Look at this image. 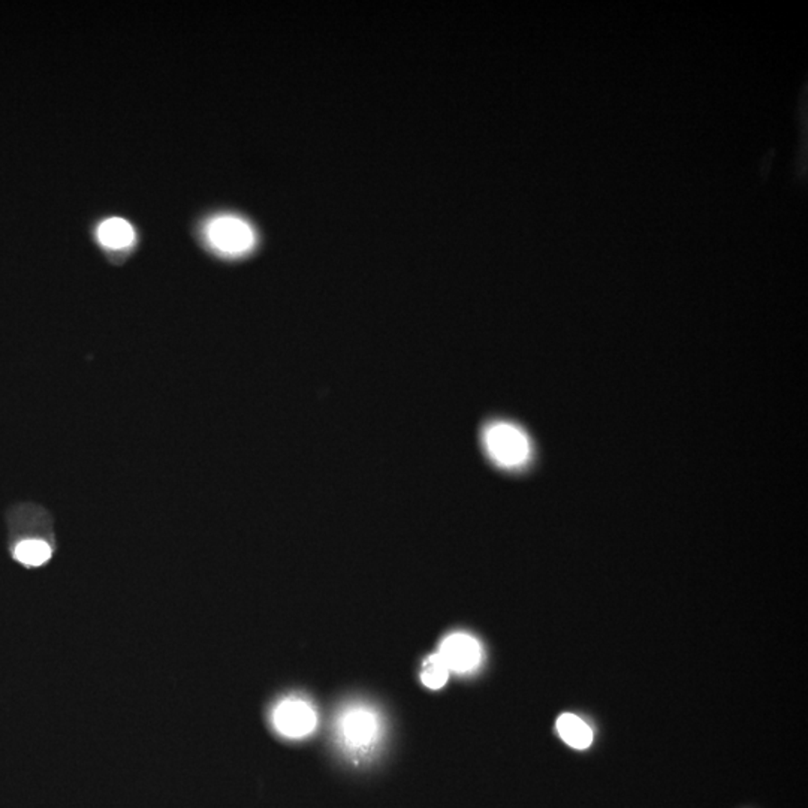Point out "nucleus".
I'll list each match as a JSON object with an SVG mask.
<instances>
[{"label": "nucleus", "instance_id": "0eeeda50", "mask_svg": "<svg viewBox=\"0 0 808 808\" xmlns=\"http://www.w3.org/2000/svg\"><path fill=\"white\" fill-rule=\"evenodd\" d=\"M99 242L108 249H126L129 247L135 240V231L132 225L126 220L108 219L101 224L98 229Z\"/></svg>", "mask_w": 808, "mask_h": 808}, {"label": "nucleus", "instance_id": "7ed1b4c3", "mask_svg": "<svg viewBox=\"0 0 808 808\" xmlns=\"http://www.w3.org/2000/svg\"><path fill=\"white\" fill-rule=\"evenodd\" d=\"M316 713L307 702L286 699L272 713V724L286 738L307 737L316 728Z\"/></svg>", "mask_w": 808, "mask_h": 808}, {"label": "nucleus", "instance_id": "20e7f679", "mask_svg": "<svg viewBox=\"0 0 808 808\" xmlns=\"http://www.w3.org/2000/svg\"><path fill=\"white\" fill-rule=\"evenodd\" d=\"M379 729L376 715L366 708H352L340 719L339 733L344 744L352 750H361L375 741Z\"/></svg>", "mask_w": 808, "mask_h": 808}, {"label": "nucleus", "instance_id": "6e6552de", "mask_svg": "<svg viewBox=\"0 0 808 808\" xmlns=\"http://www.w3.org/2000/svg\"><path fill=\"white\" fill-rule=\"evenodd\" d=\"M53 555V549L42 539H26L13 549V557L24 566H42Z\"/></svg>", "mask_w": 808, "mask_h": 808}, {"label": "nucleus", "instance_id": "39448f33", "mask_svg": "<svg viewBox=\"0 0 808 808\" xmlns=\"http://www.w3.org/2000/svg\"><path fill=\"white\" fill-rule=\"evenodd\" d=\"M439 656L447 663L448 670L463 674L479 665L481 647L478 641L469 635H451L443 641Z\"/></svg>", "mask_w": 808, "mask_h": 808}, {"label": "nucleus", "instance_id": "423d86ee", "mask_svg": "<svg viewBox=\"0 0 808 808\" xmlns=\"http://www.w3.org/2000/svg\"><path fill=\"white\" fill-rule=\"evenodd\" d=\"M557 731L563 741L578 750H584L593 741V733L589 724L573 715H560L557 720Z\"/></svg>", "mask_w": 808, "mask_h": 808}, {"label": "nucleus", "instance_id": "f257e3e1", "mask_svg": "<svg viewBox=\"0 0 808 808\" xmlns=\"http://www.w3.org/2000/svg\"><path fill=\"white\" fill-rule=\"evenodd\" d=\"M483 447L493 465L503 470L524 469L532 461V440L510 421L490 422L483 431Z\"/></svg>", "mask_w": 808, "mask_h": 808}, {"label": "nucleus", "instance_id": "1a4fd4ad", "mask_svg": "<svg viewBox=\"0 0 808 808\" xmlns=\"http://www.w3.org/2000/svg\"><path fill=\"white\" fill-rule=\"evenodd\" d=\"M451 670H448L447 663L443 661L442 657L439 654L427 657L422 665V672H421V679L422 683L429 688L438 690L447 684L448 677Z\"/></svg>", "mask_w": 808, "mask_h": 808}, {"label": "nucleus", "instance_id": "f03ea898", "mask_svg": "<svg viewBox=\"0 0 808 808\" xmlns=\"http://www.w3.org/2000/svg\"><path fill=\"white\" fill-rule=\"evenodd\" d=\"M207 242L224 256L246 255L255 247L256 234L251 224L233 215L218 216L206 226Z\"/></svg>", "mask_w": 808, "mask_h": 808}]
</instances>
